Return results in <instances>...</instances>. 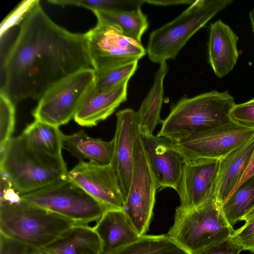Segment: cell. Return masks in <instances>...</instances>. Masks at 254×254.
<instances>
[{"mask_svg": "<svg viewBox=\"0 0 254 254\" xmlns=\"http://www.w3.org/2000/svg\"><path fill=\"white\" fill-rule=\"evenodd\" d=\"M21 135L32 148L53 156H61L63 134L59 127L35 120Z\"/></svg>", "mask_w": 254, "mask_h": 254, "instance_id": "cb8c5ba5", "label": "cell"}, {"mask_svg": "<svg viewBox=\"0 0 254 254\" xmlns=\"http://www.w3.org/2000/svg\"><path fill=\"white\" fill-rule=\"evenodd\" d=\"M253 176H254V151L244 174L243 175L239 184L236 189L234 190L232 193H233L234 191L238 188V187L241 186L244 182H245L246 180Z\"/></svg>", "mask_w": 254, "mask_h": 254, "instance_id": "d590c367", "label": "cell"}, {"mask_svg": "<svg viewBox=\"0 0 254 254\" xmlns=\"http://www.w3.org/2000/svg\"><path fill=\"white\" fill-rule=\"evenodd\" d=\"M243 251L241 245L231 237L204 250L198 254H240Z\"/></svg>", "mask_w": 254, "mask_h": 254, "instance_id": "836d02e7", "label": "cell"}, {"mask_svg": "<svg viewBox=\"0 0 254 254\" xmlns=\"http://www.w3.org/2000/svg\"><path fill=\"white\" fill-rule=\"evenodd\" d=\"M134 152L132 179L123 210L142 236L148 230L158 189L139 132L135 138Z\"/></svg>", "mask_w": 254, "mask_h": 254, "instance_id": "8fae6325", "label": "cell"}, {"mask_svg": "<svg viewBox=\"0 0 254 254\" xmlns=\"http://www.w3.org/2000/svg\"><path fill=\"white\" fill-rule=\"evenodd\" d=\"M101 242V254H110L140 236L123 210H107L93 227Z\"/></svg>", "mask_w": 254, "mask_h": 254, "instance_id": "ac0fdd59", "label": "cell"}, {"mask_svg": "<svg viewBox=\"0 0 254 254\" xmlns=\"http://www.w3.org/2000/svg\"><path fill=\"white\" fill-rule=\"evenodd\" d=\"M43 249L52 254H101V242L93 227L74 224Z\"/></svg>", "mask_w": 254, "mask_h": 254, "instance_id": "ffe728a7", "label": "cell"}, {"mask_svg": "<svg viewBox=\"0 0 254 254\" xmlns=\"http://www.w3.org/2000/svg\"><path fill=\"white\" fill-rule=\"evenodd\" d=\"M238 39L232 29L221 20L210 24L208 44L209 62L218 77L226 75L236 65L239 57Z\"/></svg>", "mask_w": 254, "mask_h": 254, "instance_id": "e0dca14e", "label": "cell"}, {"mask_svg": "<svg viewBox=\"0 0 254 254\" xmlns=\"http://www.w3.org/2000/svg\"><path fill=\"white\" fill-rule=\"evenodd\" d=\"M60 6H81L91 11L99 9L131 10L141 8V0H48Z\"/></svg>", "mask_w": 254, "mask_h": 254, "instance_id": "4316f807", "label": "cell"}, {"mask_svg": "<svg viewBox=\"0 0 254 254\" xmlns=\"http://www.w3.org/2000/svg\"><path fill=\"white\" fill-rule=\"evenodd\" d=\"M75 224L20 199L0 204V234L37 250L44 249Z\"/></svg>", "mask_w": 254, "mask_h": 254, "instance_id": "5b68a950", "label": "cell"}, {"mask_svg": "<svg viewBox=\"0 0 254 254\" xmlns=\"http://www.w3.org/2000/svg\"><path fill=\"white\" fill-rule=\"evenodd\" d=\"M140 134L157 189L171 188L176 190L185 162L184 158L171 146L170 139Z\"/></svg>", "mask_w": 254, "mask_h": 254, "instance_id": "9a60e30c", "label": "cell"}, {"mask_svg": "<svg viewBox=\"0 0 254 254\" xmlns=\"http://www.w3.org/2000/svg\"><path fill=\"white\" fill-rule=\"evenodd\" d=\"M20 198L61 215L75 224L97 222L107 210L68 178L40 190L21 194Z\"/></svg>", "mask_w": 254, "mask_h": 254, "instance_id": "52a82bcc", "label": "cell"}, {"mask_svg": "<svg viewBox=\"0 0 254 254\" xmlns=\"http://www.w3.org/2000/svg\"><path fill=\"white\" fill-rule=\"evenodd\" d=\"M97 21L117 29L124 36L141 43L148 26L147 17L140 8L131 10L99 9L92 11Z\"/></svg>", "mask_w": 254, "mask_h": 254, "instance_id": "603a6c76", "label": "cell"}, {"mask_svg": "<svg viewBox=\"0 0 254 254\" xmlns=\"http://www.w3.org/2000/svg\"><path fill=\"white\" fill-rule=\"evenodd\" d=\"M232 0H195L181 14L150 34V60L161 64L175 59L190 38Z\"/></svg>", "mask_w": 254, "mask_h": 254, "instance_id": "8992f818", "label": "cell"}, {"mask_svg": "<svg viewBox=\"0 0 254 254\" xmlns=\"http://www.w3.org/2000/svg\"><path fill=\"white\" fill-rule=\"evenodd\" d=\"M144 2L159 6H169L178 4H189L194 3L193 0H143Z\"/></svg>", "mask_w": 254, "mask_h": 254, "instance_id": "e575fe53", "label": "cell"}, {"mask_svg": "<svg viewBox=\"0 0 254 254\" xmlns=\"http://www.w3.org/2000/svg\"><path fill=\"white\" fill-rule=\"evenodd\" d=\"M254 218V206L246 213L241 219V221H245V222Z\"/></svg>", "mask_w": 254, "mask_h": 254, "instance_id": "8d00e7d4", "label": "cell"}, {"mask_svg": "<svg viewBox=\"0 0 254 254\" xmlns=\"http://www.w3.org/2000/svg\"><path fill=\"white\" fill-rule=\"evenodd\" d=\"M0 171L19 195L30 193L68 178L62 156H53L30 147L20 134L0 148Z\"/></svg>", "mask_w": 254, "mask_h": 254, "instance_id": "7a4b0ae2", "label": "cell"}, {"mask_svg": "<svg viewBox=\"0 0 254 254\" xmlns=\"http://www.w3.org/2000/svg\"><path fill=\"white\" fill-rule=\"evenodd\" d=\"M37 250L0 234V254H33Z\"/></svg>", "mask_w": 254, "mask_h": 254, "instance_id": "d6a6232c", "label": "cell"}, {"mask_svg": "<svg viewBox=\"0 0 254 254\" xmlns=\"http://www.w3.org/2000/svg\"><path fill=\"white\" fill-rule=\"evenodd\" d=\"M168 70L166 62L160 64L152 86L136 112L139 131L141 134H153L155 127L163 123L160 118V112L164 96L163 83Z\"/></svg>", "mask_w": 254, "mask_h": 254, "instance_id": "7402d4cb", "label": "cell"}, {"mask_svg": "<svg viewBox=\"0 0 254 254\" xmlns=\"http://www.w3.org/2000/svg\"><path fill=\"white\" fill-rule=\"evenodd\" d=\"M38 0L22 1L2 21L0 26V37H4L8 31L14 26L20 25L31 10L39 2Z\"/></svg>", "mask_w": 254, "mask_h": 254, "instance_id": "f546056e", "label": "cell"}, {"mask_svg": "<svg viewBox=\"0 0 254 254\" xmlns=\"http://www.w3.org/2000/svg\"><path fill=\"white\" fill-rule=\"evenodd\" d=\"M33 254H52L45 249L37 250Z\"/></svg>", "mask_w": 254, "mask_h": 254, "instance_id": "f35d334b", "label": "cell"}, {"mask_svg": "<svg viewBox=\"0 0 254 254\" xmlns=\"http://www.w3.org/2000/svg\"><path fill=\"white\" fill-rule=\"evenodd\" d=\"M63 148L80 161L87 160L101 165L111 163L114 151V141L92 138L83 130L71 134H63Z\"/></svg>", "mask_w": 254, "mask_h": 254, "instance_id": "44dd1931", "label": "cell"}, {"mask_svg": "<svg viewBox=\"0 0 254 254\" xmlns=\"http://www.w3.org/2000/svg\"><path fill=\"white\" fill-rule=\"evenodd\" d=\"M254 138V128L231 121L197 134L171 140V146L185 161L198 159L220 160Z\"/></svg>", "mask_w": 254, "mask_h": 254, "instance_id": "30bf717a", "label": "cell"}, {"mask_svg": "<svg viewBox=\"0 0 254 254\" xmlns=\"http://www.w3.org/2000/svg\"><path fill=\"white\" fill-rule=\"evenodd\" d=\"M231 120L245 127L254 128V98L235 104L230 113Z\"/></svg>", "mask_w": 254, "mask_h": 254, "instance_id": "4dcf8cb0", "label": "cell"}, {"mask_svg": "<svg viewBox=\"0 0 254 254\" xmlns=\"http://www.w3.org/2000/svg\"><path fill=\"white\" fill-rule=\"evenodd\" d=\"M231 237L241 245L243 251L254 254V218L234 230Z\"/></svg>", "mask_w": 254, "mask_h": 254, "instance_id": "1f68e13d", "label": "cell"}, {"mask_svg": "<svg viewBox=\"0 0 254 254\" xmlns=\"http://www.w3.org/2000/svg\"><path fill=\"white\" fill-rule=\"evenodd\" d=\"M84 35L91 66L96 74L138 62L146 54L141 43L101 21Z\"/></svg>", "mask_w": 254, "mask_h": 254, "instance_id": "9c48e42d", "label": "cell"}, {"mask_svg": "<svg viewBox=\"0 0 254 254\" xmlns=\"http://www.w3.org/2000/svg\"><path fill=\"white\" fill-rule=\"evenodd\" d=\"M254 206V176L244 182L221 205L230 224L233 226Z\"/></svg>", "mask_w": 254, "mask_h": 254, "instance_id": "484cf974", "label": "cell"}, {"mask_svg": "<svg viewBox=\"0 0 254 254\" xmlns=\"http://www.w3.org/2000/svg\"><path fill=\"white\" fill-rule=\"evenodd\" d=\"M235 104L228 91L184 97L172 106L157 136L179 140L230 123Z\"/></svg>", "mask_w": 254, "mask_h": 254, "instance_id": "3957f363", "label": "cell"}, {"mask_svg": "<svg viewBox=\"0 0 254 254\" xmlns=\"http://www.w3.org/2000/svg\"><path fill=\"white\" fill-rule=\"evenodd\" d=\"M114 151L111 165L115 172L125 201L127 195L132 176L135 140L139 132L136 113L130 108L116 114Z\"/></svg>", "mask_w": 254, "mask_h": 254, "instance_id": "5bb4252c", "label": "cell"}, {"mask_svg": "<svg viewBox=\"0 0 254 254\" xmlns=\"http://www.w3.org/2000/svg\"><path fill=\"white\" fill-rule=\"evenodd\" d=\"M16 106L0 92V148L12 137L15 122Z\"/></svg>", "mask_w": 254, "mask_h": 254, "instance_id": "f1b7e54d", "label": "cell"}, {"mask_svg": "<svg viewBox=\"0 0 254 254\" xmlns=\"http://www.w3.org/2000/svg\"><path fill=\"white\" fill-rule=\"evenodd\" d=\"M254 151V138L220 160L216 189L219 205L230 197L241 181Z\"/></svg>", "mask_w": 254, "mask_h": 254, "instance_id": "d6986e66", "label": "cell"}, {"mask_svg": "<svg viewBox=\"0 0 254 254\" xmlns=\"http://www.w3.org/2000/svg\"><path fill=\"white\" fill-rule=\"evenodd\" d=\"M68 178L107 210L123 209L125 198L111 164L80 161L68 171Z\"/></svg>", "mask_w": 254, "mask_h": 254, "instance_id": "4fadbf2b", "label": "cell"}, {"mask_svg": "<svg viewBox=\"0 0 254 254\" xmlns=\"http://www.w3.org/2000/svg\"><path fill=\"white\" fill-rule=\"evenodd\" d=\"M138 62L112 68L96 74L94 89L103 92L115 88L126 80H129L137 68Z\"/></svg>", "mask_w": 254, "mask_h": 254, "instance_id": "83f0119b", "label": "cell"}, {"mask_svg": "<svg viewBox=\"0 0 254 254\" xmlns=\"http://www.w3.org/2000/svg\"><path fill=\"white\" fill-rule=\"evenodd\" d=\"M110 254H188L166 235H143Z\"/></svg>", "mask_w": 254, "mask_h": 254, "instance_id": "d4e9b609", "label": "cell"}, {"mask_svg": "<svg viewBox=\"0 0 254 254\" xmlns=\"http://www.w3.org/2000/svg\"><path fill=\"white\" fill-rule=\"evenodd\" d=\"M234 231L214 197L190 209L178 206L166 235L188 254H198L229 239Z\"/></svg>", "mask_w": 254, "mask_h": 254, "instance_id": "277c9868", "label": "cell"}, {"mask_svg": "<svg viewBox=\"0 0 254 254\" xmlns=\"http://www.w3.org/2000/svg\"><path fill=\"white\" fill-rule=\"evenodd\" d=\"M95 79V71L91 67L57 82L38 100L32 112L35 120L58 127L68 123L94 88Z\"/></svg>", "mask_w": 254, "mask_h": 254, "instance_id": "ba28073f", "label": "cell"}, {"mask_svg": "<svg viewBox=\"0 0 254 254\" xmlns=\"http://www.w3.org/2000/svg\"><path fill=\"white\" fill-rule=\"evenodd\" d=\"M220 160L198 159L185 161L176 191L179 207L195 208L215 197Z\"/></svg>", "mask_w": 254, "mask_h": 254, "instance_id": "7c38bea8", "label": "cell"}, {"mask_svg": "<svg viewBox=\"0 0 254 254\" xmlns=\"http://www.w3.org/2000/svg\"><path fill=\"white\" fill-rule=\"evenodd\" d=\"M91 66L84 33L56 23L39 1L1 60L0 92L15 106L27 98L39 100L58 81Z\"/></svg>", "mask_w": 254, "mask_h": 254, "instance_id": "6da1fadb", "label": "cell"}, {"mask_svg": "<svg viewBox=\"0 0 254 254\" xmlns=\"http://www.w3.org/2000/svg\"><path fill=\"white\" fill-rule=\"evenodd\" d=\"M128 81L106 91L93 88L79 107L74 121L81 127H92L106 119L127 100Z\"/></svg>", "mask_w": 254, "mask_h": 254, "instance_id": "2e32d148", "label": "cell"}, {"mask_svg": "<svg viewBox=\"0 0 254 254\" xmlns=\"http://www.w3.org/2000/svg\"><path fill=\"white\" fill-rule=\"evenodd\" d=\"M249 16L251 22L252 30L254 34V8L250 11Z\"/></svg>", "mask_w": 254, "mask_h": 254, "instance_id": "74e56055", "label": "cell"}]
</instances>
